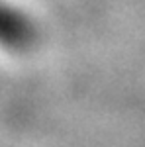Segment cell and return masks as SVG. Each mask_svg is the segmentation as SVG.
I'll list each match as a JSON object with an SVG mask.
<instances>
[{
  "mask_svg": "<svg viewBox=\"0 0 145 147\" xmlns=\"http://www.w3.org/2000/svg\"><path fill=\"white\" fill-rule=\"evenodd\" d=\"M32 39V26L20 12L0 0V45L24 47Z\"/></svg>",
  "mask_w": 145,
  "mask_h": 147,
  "instance_id": "cell-1",
  "label": "cell"
}]
</instances>
